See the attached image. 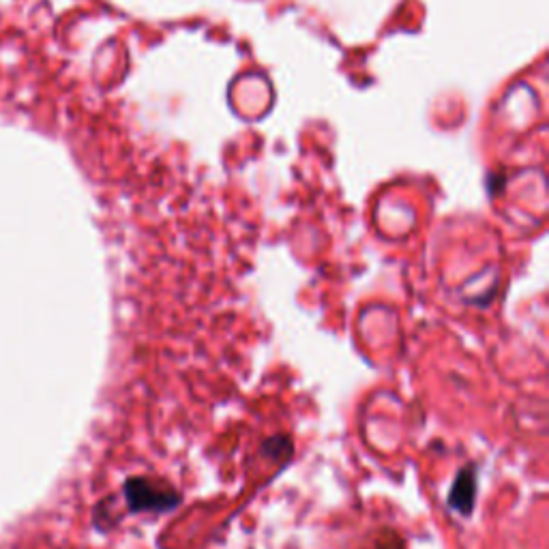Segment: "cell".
Masks as SVG:
<instances>
[{
    "label": "cell",
    "mask_w": 549,
    "mask_h": 549,
    "mask_svg": "<svg viewBox=\"0 0 549 549\" xmlns=\"http://www.w3.org/2000/svg\"><path fill=\"white\" fill-rule=\"evenodd\" d=\"M474 498H477V477H474L472 468H466L457 474L449 494V504L457 513L468 515L474 507Z\"/></svg>",
    "instance_id": "7a4b0ae2"
},
{
    "label": "cell",
    "mask_w": 549,
    "mask_h": 549,
    "mask_svg": "<svg viewBox=\"0 0 549 549\" xmlns=\"http://www.w3.org/2000/svg\"><path fill=\"white\" fill-rule=\"evenodd\" d=\"M125 496L133 511H168L178 504V496L170 489H161L153 481L131 479L125 485Z\"/></svg>",
    "instance_id": "6da1fadb"
}]
</instances>
